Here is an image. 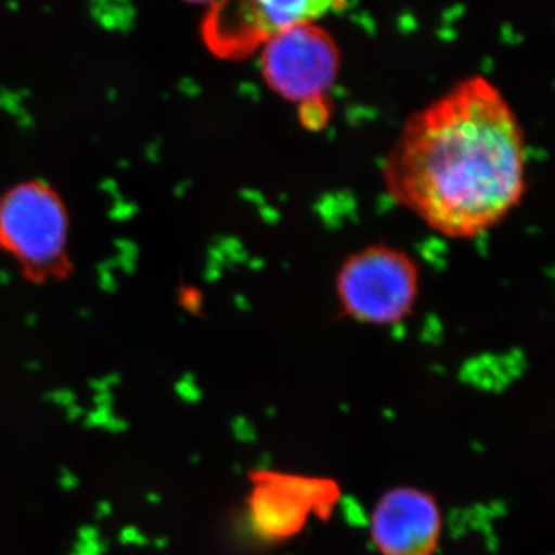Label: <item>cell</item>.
<instances>
[{"label": "cell", "instance_id": "6da1fadb", "mask_svg": "<svg viewBox=\"0 0 555 555\" xmlns=\"http://www.w3.org/2000/svg\"><path fill=\"white\" fill-rule=\"evenodd\" d=\"M382 178L390 199L438 235L476 238L524 199V127L494 83L467 78L406 120Z\"/></svg>", "mask_w": 555, "mask_h": 555}, {"label": "cell", "instance_id": "7a4b0ae2", "mask_svg": "<svg viewBox=\"0 0 555 555\" xmlns=\"http://www.w3.org/2000/svg\"><path fill=\"white\" fill-rule=\"evenodd\" d=\"M69 217L60 193L43 181H25L0 196V250L33 280L68 270Z\"/></svg>", "mask_w": 555, "mask_h": 555}, {"label": "cell", "instance_id": "3957f363", "mask_svg": "<svg viewBox=\"0 0 555 555\" xmlns=\"http://www.w3.org/2000/svg\"><path fill=\"white\" fill-rule=\"evenodd\" d=\"M335 292L350 320L371 326H392L406 320L415 308L418 266L401 248L371 244L341 262Z\"/></svg>", "mask_w": 555, "mask_h": 555}, {"label": "cell", "instance_id": "277c9868", "mask_svg": "<svg viewBox=\"0 0 555 555\" xmlns=\"http://www.w3.org/2000/svg\"><path fill=\"white\" fill-rule=\"evenodd\" d=\"M261 73L270 90L294 104L324 100L337 80L334 39L313 24L278 33L261 47Z\"/></svg>", "mask_w": 555, "mask_h": 555}, {"label": "cell", "instance_id": "5b68a950", "mask_svg": "<svg viewBox=\"0 0 555 555\" xmlns=\"http://www.w3.org/2000/svg\"><path fill=\"white\" fill-rule=\"evenodd\" d=\"M345 0H218L206 25L211 51L240 60L261 49L278 33L313 22Z\"/></svg>", "mask_w": 555, "mask_h": 555}, {"label": "cell", "instance_id": "8992f818", "mask_svg": "<svg viewBox=\"0 0 555 555\" xmlns=\"http://www.w3.org/2000/svg\"><path fill=\"white\" fill-rule=\"evenodd\" d=\"M441 537L443 513L429 492L396 486L375 503L371 540L379 555H434Z\"/></svg>", "mask_w": 555, "mask_h": 555}, {"label": "cell", "instance_id": "52a82bcc", "mask_svg": "<svg viewBox=\"0 0 555 555\" xmlns=\"http://www.w3.org/2000/svg\"><path fill=\"white\" fill-rule=\"evenodd\" d=\"M248 507L254 525L270 539L297 534L315 507L332 506L337 491L331 481L258 473Z\"/></svg>", "mask_w": 555, "mask_h": 555}, {"label": "cell", "instance_id": "ba28073f", "mask_svg": "<svg viewBox=\"0 0 555 555\" xmlns=\"http://www.w3.org/2000/svg\"><path fill=\"white\" fill-rule=\"evenodd\" d=\"M327 98L305 102L298 105V118L301 126L309 131H318L327 126L331 119V107L327 104Z\"/></svg>", "mask_w": 555, "mask_h": 555}, {"label": "cell", "instance_id": "9c48e42d", "mask_svg": "<svg viewBox=\"0 0 555 555\" xmlns=\"http://www.w3.org/2000/svg\"><path fill=\"white\" fill-rule=\"evenodd\" d=\"M188 2H193V3H210V2H218V0H188Z\"/></svg>", "mask_w": 555, "mask_h": 555}]
</instances>
